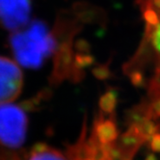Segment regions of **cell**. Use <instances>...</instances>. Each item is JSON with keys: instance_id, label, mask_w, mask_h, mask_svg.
<instances>
[{"instance_id": "6da1fadb", "label": "cell", "mask_w": 160, "mask_h": 160, "mask_svg": "<svg viewBox=\"0 0 160 160\" xmlns=\"http://www.w3.org/2000/svg\"><path fill=\"white\" fill-rule=\"evenodd\" d=\"M9 42L17 62L30 68L42 67L44 60L53 54L58 47L53 32L43 21L38 19L13 32Z\"/></svg>"}, {"instance_id": "7a4b0ae2", "label": "cell", "mask_w": 160, "mask_h": 160, "mask_svg": "<svg viewBox=\"0 0 160 160\" xmlns=\"http://www.w3.org/2000/svg\"><path fill=\"white\" fill-rule=\"evenodd\" d=\"M28 118L24 109L14 104H0V144L18 148L26 139Z\"/></svg>"}, {"instance_id": "3957f363", "label": "cell", "mask_w": 160, "mask_h": 160, "mask_svg": "<svg viewBox=\"0 0 160 160\" xmlns=\"http://www.w3.org/2000/svg\"><path fill=\"white\" fill-rule=\"evenodd\" d=\"M23 75L17 63L0 56V104L15 100L21 93Z\"/></svg>"}, {"instance_id": "277c9868", "label": "cell", "mask_w": 160, "mask_h": 160, "mask_svg": "<svg viewBox=\"0 0 160 160\" xmlns=\"http://www.w3.org/2000/svg\"><path fill=\"white\" fill-rule=\"evenodd\" d=\"M31 0H0V26L16 32L28 25Z\"/></svg>"}, {"instance_id": "5b68a950", "label": "cell", "mask_w": 160, "mask_h": 160, "mask_svg": "<svg viewBox=\"0 0 160 160\" xmlns=\"http://www.w3.org/2000/svg\"><path fill=\"white\" fill-rule=\"evenodd\" d=\"M72 15L83 23L100 24L105 20V12L101 8L97 7L87 1H77L72 5Z\"/></svg>"}, {"instance_id": "8992f818", "label": "cell", "mask_w": 160, "mask_h": 160, "mask_svg": "<svg viewBox=\"0 0 160 160\" xmlns=\"http://www.w3.org/2000/svg\"><path fill=\"white\" fill-rule=\"evenodd\" d=\"M92 135L100 144H114L118 139V129L115 122L99 115V119L95 122Z\"/></svg>"}, {"instance_id": "52a82bcc", "label": "cell", "mask_w": 160, "mask_h": 160, "mask_svg": "<svg viewBox=\"0 0 160 160\" xmlns=\"http://www.w3.org/2000/svg\"><path fill=\"white\" fill-rule=\"evenodd\" d=\"M143 143H145L144 139L132 125H130L129 129L121 136L119 144L116 146L119 148L123 156L132 159L134 153L138 151Z\"/></svg>"}, {"instance_id": "ba28073f", "label": "cell", "mask_w": 160, "mask_h": 160, "mask_svg": "<svg viewBox=\"0 0 160 160\" xmlns=\"http://www.w3.org/2000/svg\"><path fill=\"white\" fill-rule=\"evenodd\" d=\"M28 160H70L59 151L44 144H38L31 150Z\"/></svg>"}, {"instance_id": "9c48e42d", "label": "cell", "mask_w": 160, "mask_h": 160, "mask_svg": "<svg viewBox=\"0 0 160 160\" xmlns=\"http://www.w3.org/2000/svg\"><path fill=\"white\" fill-rule=\"evenodd\" d=\"M117 100H118V96L115 91L114 90L107 91V92L104 95H102L99 98L100 110L106 114H112L116 108Z\"/></svg>"}, {"instance_id": "30bf717a", "label": "cell", "mask_w": 160, "mask_h": 160, "mask_svg": "<svg viewBox=\"0 0 160 160\" xmlns=\"http://www.w3.org/2000/svg\"><path fill=\"white\" fill-rule=\"evenodd\" d=\"M144 19L146 20L147 24L150 25V26H156L159 23V17L156 13V11L153 10V8L151 7H148L146 9V11H144V14H143Z\"/></svg>"}, {"instance_id": "8fae6325", "label": "cell", "mask_w": 160, "mask_h": 160, "mask_svg": "<svg viewBox=\"0 0 160 160\" xmlns=\"http://www.w3.org/2000/svg\"><path fill=\"white\" fill-rule=\"evenodd\" d=\"M145 115L150 119H155L160 117V98L155 99L153 103L145 110Z\"/></svg>"}, {"instance_id": "7c38bea8", "label": "cell", "mask_w": 160, "mask_h": 160, "mask_svg": "<svg viewBox=\"0 0 160 160\" xmlns=\"http://www.w3.org/2000/svg\"><path fill=\"white\" fill-rule=\"evenodd\" d=\"M93 72H94V75L98 79H106L111 74V72L109 71V68L106 65L97 67L96 68H94Z\"/></svg>"}, {"instance_id": "4fadbf2b", "label": "cell", "mask_w": 160, "mask_h": 160, "mask_svg": "<svg viewBox=\"0 0 160 160\" xmlns=\"http://www.w3.org/2000/svg\"><path fill=\"white\" fill-rule=\"evenodd\" d=\"M130 80H131V83L134 86H136V87H142L145 84L144 75L140 72H138V71L131 72V74H130Z\"/></svg>"}, {"instance_id": "5bb4252c", "label": "cell", "mask_w": 160, "mask_h": 160, "mask_svg": "<svg viewBox=\"0 0 160 160\" xmlns=\"http://www.w3.org/2000/svg\"><path fill=\"white\" fill-rule=\"evenodd\" d=\"M0 160H20V158L14 152L1 150L0 151Z\"/></svg>"}, {"instance_id": "9a60e30c", "label": "cell", "mask_w": 160, "mask_h": 160, "mask_svg": "<svg viewBox=\"0 0 160 160\" xmlns=\"http://www.w3.org/2000/svg\"><path fill=\"white\" fill-rule=\"evenodd\" d=\"M151 148L155 152H160V133H155L152 137Z\"/></svg>"}, {"instance_id": "2e32d148", "label": "cell", "mask_w": 160, "mask_h": 160, "mask_svg": "<svg viewBox=\"0 0 160 160\" xmlns=\"http://www.w3.org/2000/svg\"><path fill=\"white\" fill-rule=\"evenodd\" d=\"M152 42L155 47L160 44V22L156 26H154V30H152ZM156 49L160 52V48Z\"/></svg>"}, {"instance_id": "e0dca14e", "label": "cell", "mask_w": 160, "mask_h": 160, "mask_svg": "<svg viewBox=\"0 0 160 160\" xmlns=\"http://www.w3.org/2000/svg\"><path fill=\"white\" fill-rule=\"evenodd\" d=\"M152 7H154L156 10L160 11V0H152Z\"/></svg>"}, {"instance_id": "ac0fdd59", "label": "cell", "mask_w": 160, "mask_h": 160, "mask_svg": "<svg viewBox=\"0 0 160 160\" xmlns=\"http://www.w3.org/2000/svg\"><path fill=\"white\" fill-rule=\"evenodd\" d=\"M145 160H158V159L153 153H150V154H148V156L146 157Z\"/></svg>"}, {"instance_id": "d6986e66", "label": "cell", "mask_w": 160, "mask_h": 160, "mask_svg": "<svg viewBox=\"0 0 160 160\" xmlns=\"http://www.w3.org/2000/svg\"><path fill=\"white\" fill-rule=\"evenodd\" d=\"M82 160H94V159H92V158H86V159H82Z\"/></svg>"}]
</instances>
